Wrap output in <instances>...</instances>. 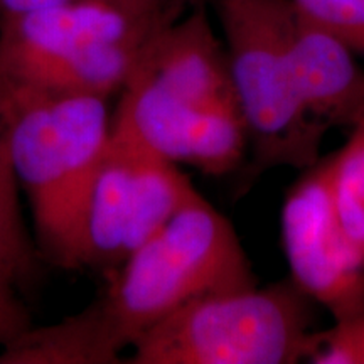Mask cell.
I'll return each mask as SVG.
<instances>
[{"label": "cell", "mask_w": 364, "mask_h": 364, "mask_svg": "<svg viewBox=\"0 0 364 364\" xmlns=\"http://www.w3.org/2000/svg\"><path fill=\"white\" fill-rule=\"evenodd\" d=\"M108 102L7 76L9 142L17 181L31 203L36 245L41 257L66 270L80 268L86 194L112 136Z\"/></svg>", "instance_id": "obj_1"}, {"label": "cell", "mask_w": 364, "mask_h": 364, "mask_svg": "<svg viewBox=\"0 0 364 364\" xmlns=\"http://www.w3.org/2000/svg\"><path fill=\"white\" fill-rule=\"evenodd\" d=\"M182 7L81 0L0 17V68L9 78L59 93L118 95L147 41Z\"/></svg>", "instance_id": "obj_2"}, {"label": "cell", "mask_w": 364, "mask_h": 364, "mask_svg": "<svg viewBox=\"0 0 364 364\" xmlns=\"http://www.w3.org/2000/svg\"><path fill=\"white\" fill-rule=\"evenodd\" d=\"M236 102L248 134L252 171L311 169L327 127L300 97L292 58V0H216Z\"/></svg>", "instance_id": "obj_3"}, {"label": "cell", "mask_w": 364, "mask_h": 364, "mask_svg": "<svg viewBox=\"0 0 364 364\" xmlns=\"http://www.w3.org/2000/svg\"><path fill=\"white\" fill-rule=\"evenodd\" d=\"M257 280L235 228L196 193L113 273L105 292L127 346L199 297Z\"/></svg>", "instance_id": "obj_4"}, {"label": "cell", "mask_w": 364, "mask_h": 364, "mask_svg": "<svg viewBox=\"0 0 364 364\" xmlns=\"http://www.w3.org/2000/svg\"><path fill=\"white\" fill-rule=\"evenodd\" d=\"M309 299L294 280L186 304L132 344V364H294L312 359Z\"/></svg>", "instance_id": "obj_5"}, {"label": "cell", "mask_w": 364, "mask_h": 364, "mask_svg": "<svg viewBox=\"0 0 364 364\" xmlns=\"http://www.w3.org/2000/svg\"><path fill=\"white\" fill-rule=\"evenodd\" d=\"M118 95L113 129L164 161L225 176L247 156L248 134L240 108L186 102L139 75H130Z\"/></svg>", "instance_id": "obj_6"}, {"label": "cell", "mask_w": 364, "mask_h": 364, "mask_svg": "<svg viewBox=\"0 0 364 364\" xmlns=\"http://www.w3.org/2000/svg\"><path fill=\"white\" fill-rule=\"evenodd\" d=\"M282 236L294 284L324 306L336 322L364 314V258L336 216L329 161H318L294 186L282 208Z\"/></svg>", "instance_id": "obj_7"}, {"label": "cell", "mask_w": 364, "mask_h": 364, "mask_svg": "<svg viewBox=\"0 0 364 364\" xmlns=\"http://www.w3.org/2000/svg\"><path fill=\"white\" fill-rule=\"evenodd\" d=\"M132 75L186 102L238 108L225 43L213 29L206 6L191 7L159 29Z\"/></svg>", "instance_id": "obj_8"}, {"label": "cell", "mask_w": 364, "mask_h": 364, "mask_svg": "<svg viewBox=\"0 0 364 364\" xmlns=\"http://www.w3.org/2000/svg\"><path fill=\"white\" fill-rule=\"evenodd\" d=\"M348 46L297 11L292 58L300 97L326 127L364 120V70Z\"/></svg>", "instance_id": "obj_9"}, {"label": "cell", "mask_w": 364, "mask_h": 364, "mask_svg": "<svg viewBox=\"0 0 364 364\" xmlns=\"http://www.w3.org/2000/svg\"><path fill=\"white\" fill-rule=\"evenodd\" d=\"M134 142L113 130L100 159L81 221L80 268L115 273L130 255L134 215Z\"/></svg>", "instance_id": "obj_10"}, {"label": "cell", "mask_w": 364, "mask_h": 364, "mask_svg": "<svg viewBox=\"0 0 364 364\" xmlns=\"http://www.w3.org/2000/svg\"><path fill=\"white\" fill-rule=\"evenodd\" d=\"M129 348L105 295L75 316L27 327L0 346V364H118Z\"/></svg>", "instance_id": "obj_11"}, {"label": "cell", "mask_w": 364, "mask_h": 364, "mask_svg": "<svg viewBox=\"0 0 364 364\" xmlns=\"http://www.w3.org/2000/svg\"><path fill=\"white\" fill-rule=\"evenodd\" d=\"M7 120V76L0 68V279L17 290L39 275V250L27 233L19 203Z\"/></svg>", "instance_id": "obj_12"}, {"label": "cell", "mask_w": 364, "mask_h": 364, "mask_svg": "<svg viewBox=\"0 0 364 364\" xmlns=\"http://www.w3.org/2000/svg\"><path fill=\"white\" fill-rule=\"evenodd\" d=\"M329 161V191L346 238L364 258V120Z\"/></svg>", "instance_id": "obj_13"}, {"label": "cell", "mask_w": 364, "mask_h": 364, "mask_svg": "<svg viewBox=\"0 0 364 364\" xmlns=\"http://www.w3.org/2000/svg\"><path fill=\"white\" fill-rule=\"evenodd\" d=\"M297 11L364 56V0H292Z\"/></svg>", "instance_id": "obj_14"}, {"label": "cell", "mask_w": 364, "mask_h": 364, "mask_svg": "<svg viewBox=\"0 0 364 364\" xmlns=\"http://www.w3.org/2000/svg\"><path fill=\"white\" fill-rule=\"evenodd\" d=\"M312 363L364 364V314L351 321L336 322L334 329L322 332Z\"/></svg>", "instance_id": "obj_15"}, {"label": "cell", "mask_w": 364, "mask_h": 364, "mask_svg": "<svg viewBox=\"0 0 364 364\" xmlns=\"http://www.w3.org/2000/svg\"><path fill=\"white\" fill-rule=\"evenodd\" d=\"M17 292L16 287L0 279V346L33 326L31 314Z\"/></svg>", "instance_id": "obj_16"}, {"label": "cell", "mask_w": 364, "mask_h": 364, "mask_svg": "<svg viewBox=\"0 0 364 364\" xmlns=\"http://www.w3.org/2000/svg\"><path fill=\"white\" fill-rule=\"evenodd\" d=\"M81 2V0H0V17L12 16V14H21L34 9L61 6V4ZM122 2H135L147 4V6H162V7H182L188 9L182 0H122Z\"/></svg>", "instance_id": "obj_17"}, {"label": "cell", "mask_w": 364, "mask_h": 364, "mask_svg": "<svg viewBox=\"0 0 364 364\" xmlns=\"http://www.w3.org/2000/svg\"><path fill=\"white\" fill-rule=\"evenodd\" d=\"M186 4V7H198V6H206V0H182Z\"/></svg>", "instance_id": "obj_18"}]
</instances>
